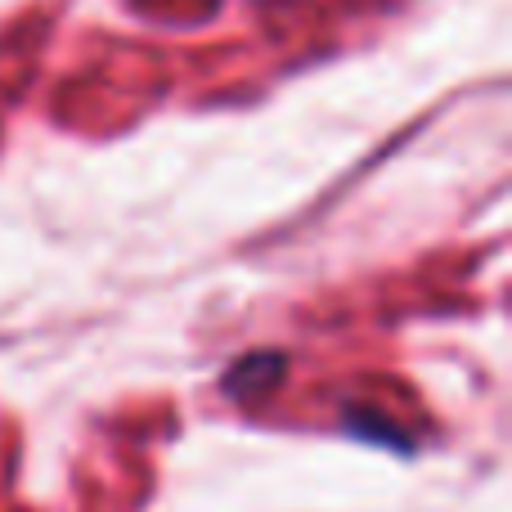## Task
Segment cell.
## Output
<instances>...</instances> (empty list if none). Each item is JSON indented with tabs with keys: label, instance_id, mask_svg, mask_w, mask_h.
<instances>
[{
	"label": "cell",
	"instance_id": "6da1fadb",
	"mask_svg": "<svg viewBox=\"0 0 512 512\" xmlns=\"http://www.w3.org/2000/svg\"><path fill=\"white\" fill-rule=\"evenodd\" d=\"M279 378H283V355H248V360H239L230 369L225 387H230V396H239V400H256Z\"/></svg>",
	"mask_w": 512,
	"mask_h": 512
}]
</instances>
